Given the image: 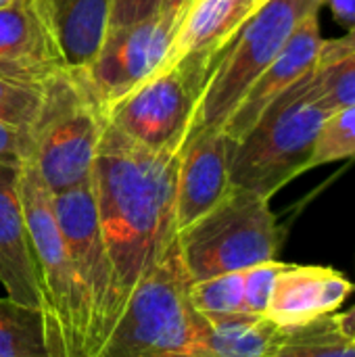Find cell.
<instances>
[{
    "mask_svg": "<svg viewBox=\"0 0 355 357\" xmlns=\"http://www.w3.org/2000/svg\"><path fill=\"white\" fill-rule=\"evenodd\" d=\"M178 153L149 151L105 121L92 184L113 270L107 337L134 289L178 241Z\"/></svg>",
    "mask_w": 355,
    "mask_h": 357,
    "instance_id": "6da1fadb",
    "label": "cell"
},
{
    "mask_svg": "<svg viewBox=\"0 0 355 357\" xmlns=\"http://www.w3.org/2000/svg\"><path fill=\"white\" fill-rule=\"evenodd\" d=\"M94 357H218L209 345L205 320L188 301L178 241L134 289Z\"/></svg>",
    "mask_w": 355,
    "mask_h": 357,
    "instance_id": "7a4b0ae2",
    "label": "cell"
},
{
    "mask_svg": "<svg viewBox=\"0 0 355 357\" xmlns=\"http://www.w3.org/2000/svg\"><path fill=\"white\" fill-rule=\"evenodd\" d=\"M326 0H264L209 63L190 134L222 130L247 90L285 48L297 25Z\"/></svg>",
    "mask_w": 355,
    "mask_h": 357,
    "instance_id": "3957f363",
    "label": "cell"
},
{
    "mask_svg": "<svg viewBox=\"0 0 355 357\" xmlns=\"http://www.w3.org/2000/svg\"><path fill=\"white\" fill-rule=\"evenodd\" d=\"M333 115L291 86L230 149V184L272 199L291 180L312 169L318 132Z\"/></svg>",
    "mask_w": 355,
    "mask_h": 357,
    "instance_id": "277c9868",
    "label": "cell"
},
{
    "mask_svg": "<svg viewBox=\"0 0 355 357\" xmlns=\"http://www.w3.org/2000/svg\"><path fill=\"white\" fill-rule=\"evenodd\" d=\"M19 192L36 259L48 356L86 357L82 295L54 215L52 192L29 161H23L19 167Z\"/></svg>",
    "mask_w": 355,
    "mask_h": 357,
    "instance_id": "5b68a950",
    "label": "cell"
},
{
    "mask_svg": "<svg viewBox=\"0 0 355 357\" xmlns=\"http://www.w3.org/2000/svg\"><path fill=\"white\" fill-rule=\"evenodd\" d=\"M280 245L282 230L270 201L241 188H230L213 209L178 232L188 282L278 259Z\"/></svg>",
    "mask_w": 355,
    "mask_h": 357,
    "instance_id": "8992f818",
    "label": "cell"
},
{
    "mask_svg": "<svg viewBox=\"0 0 355 357\" xmlns=\"http://www.w3.org/2000/svg\"><path fill=\"white\" fill-rule=\"evenodd\" d=\"M103 128V111L73 71L63 69L44 82L29 163L52 195L92 178Z\"/></svg>",
    "mask_w": 355,
    "mask_h": 357,
    "instance_id": "52a82bcc",
    "label": "cell"
},
{
    "mask_svg": "<svg viewBox=\"0 0 355 357\" xmlns=\"http://www.w3.org/2000/svg\"><path fill=\"white\" fill-rule=\"evenodd\" d=\"M209 67L195 59L163 65L107 109L105 121L155 153H180Z\"/></svg>",
    "mask_w": 355,
    "mask_h": 357,
    "instance_id": "ba28073f",
    "label": "cell"
},
{
    "mask_svg": "<svg viewBox=\"0 0 355 357\" xmlns=\"http://www.w3.org/2000/svg\"><path fill=\"white\" fill-rule=\"evenodd\" d=\"M52 207L82 295L86 357H94L107 339L113 270L103 236L92 178L52 195Z\"/></svg>",
    "mask_w": 355,
    "mask_h": 357,
    "instance_id": "9c48e42d",
    "label": "cell"
},
{
    "mask_svg": "<svg viewBox=\"0 0 355 357\" xmlns=\"http://www.w3.org/2000/svg\"><path fill=\"white\" fill-rule=\"evenodd\" d=\"M176 27L178 23L157 15L130 27L109 29L92 63L73 71L103 117L109 107L167 63Z\"/></svg>",
    "mask_w": 355,
    "mask_h": 357,
    "instance_id": "30bf717a",
    "label": "cell"
},
{
    "mask_svg": "<svg viewBox=\"0 0 355 357\" xmlns=\"http://www.w3.org/2000/svg\"><path fill=\"white\" fill-rule=\"evenodd\" d=\"M63 69L48 0L0 6V77L46 82Z\"/></svg>",
    "mask_w": 355,
    "mask_h": 357,
    "instance_id": "8fae6325",
    "label": "cell"
},
{
    "mask_svg": "<svg viewBox=\"0 0 355 357\" xmlns=\"http://www.w3.org/2000/svg\"><path fill=\"white\" fill-rule=\"evenodd\" d=\"M230 149L232 140L224 130L186 136L178 153V232L203 218L230 192Z\"/></svg>",
    "mask_w": 355,
    "mask_h": 357,
    "instance_id": "7c38bea8",
    "label": "cell"
},
{
    "mask_svg": "<svg viewBox=\"0 0 355 357\" xmlns=\"http://www.w3.org/2000/svg\"><path fill=\"white\" fill-rule=\"evenodd\" d=\"M320 10L310 13L293 31L285 48L270 63V67L255 79V84L247 90L234 113L224 123V134L234 142L243 138L259 115L291 86L303 79L318 63L322 48V31H320Z\"/></svg>",
    "mask_w": 355,
    "mask_h": 357,
    "instance_id": "4fadbf2b",
    "label": "cell"
},
{
    "mask_svg": "<svg viewBox=\"0 0 355 357\" xmlns=\"http://www.w3.org/2000/svg\"><path fill=\"white\" fill-rule=\"evenodd\" d=\"M354 284L324 266H293L278 274L266 318L282 333L299 331L339 312Z\"/></svg>",
    "mask_w": 355,
    "mask_h": 357,
    "instance_id": "5bb4252c",
    "label": "cell"
},
{
    "mask_svg": "<svg viewBox=\"0 0 355 357\" xmlns=\"http://www.w3.org/2000/svg\"><path fill=\"white\" fill-rule=\"evenodd\" d=\"M19 167L0 163V284L10 301L40 312L36 259L19 192Z\"/></svg>",
    "mask_w": 355,
    "mask_h": 357,
    "instance_id": "9a60e30c",
    "label": "cell"
},
{
    "mask_svg": "<svg viewBox=\"0 0 355 357\" xmlns=\"http://www.w3.org/2000/svg\"><path fill=\"white\" fill-rule=\"evenodd\" d=\"M264 0H190L186 2L176 36L167 54V63L195 59L209 67L216 52L245 23V19Z\"/></svg>",
    "mask_w": 355,
    "mask_h": 357,
    "instance_id": "2e32d148",
    "label": "cell"
},
{
    "mask_svg": "<svg viewBox=\"0 0 355 357\" xmlns=\"http://www.w3.org/2000/svg\"><path fill=\"white\" fill-rule=\"evenodd\" d=\"M48 6L65 67L82 71L107 38L111 0H48Z\"/></svg>",
    "mask_w": 355,
    "mask_h": 357,
    "instance_id": "e0dca14e",
    "label": "cell"
},
{
    "mask_svg": "<svg viewBox=\"0 0 355 357\" xmlns=\"http://www.w3.org/2000/svg\"><path fill=\"white\" fill-rule=\"evenodd\" d=\"M201 318L205 320L209 345L218 357H268L282 337V331L266 316L241 312Z\"/></svg>",
    "mask_w": 355,
    "mask_h": 357,
    "instance_id": "ac0fdd59",
    "label": "cell"
},
{
    "mask_svg": "<svg viewBox=\"0 0 355 357\" xmlns=\"http://www.w3.org/2000/svg\"><path fill=\"white\" fill-rule=\"evenodd\" d=\"M295 86L301 96L318 102L328 113L355 107V52L333 63L316 65Z\"/></svg>",
    "mask_w": 355,
    "mask_h": 357,
    "instance_id": "d6986e66",
    "label": "cell"
},
{
    "mask_svg": "<svg viewBox=\"0 0 355 357\" xmlns=\"http://www.w3.org/2000/svg\"><path fill=\"white\" fill-rule=\"evenodd\" d=\"M0 357H50L38 310L0 297Z\"/></svg>",
    "mask_w": 355,
    "mask_h": 357,
    "instance_id": "ffe728a7",
    "label": "cell"
},
{
    "mask_svg": "<svg viewBox=\"0 0 355 357\" xmlns=\"http://www.w3.org/2000/svg\"><path fill=\"white\" fill-rule=\"evenodd\" d=\"M268 357H355V341L341 335L328 316L299 331L282 333Z\"/></svg>",
    "mask_w": 355,
    "mask_h": 357,
    "instance_id": "44dd1931",
    "label": "cell"
},
{
    "mask_svg": "<svg viewBox=\"0 0 355 357\" xmlns=\"http://www.w3.org/2000/svg\"><path fill=\"white\" fill-rule=\"evenodd\" d=\"M243 272H230V274H220L205 280L188 282V301L192 310L201 316H226V314L245 312Z\"/></svg>",
    "mask_w": 355,
    "mask_h": 357,
    "instance_id": "7402d4cb",
    "label": "cell"
},
{
    "mask_svg": "<svg viewBox=\"0 0 355 357\" xmlns=\"http://www.w3.org/2000/svg\"><path fill=\"white\" fill-rule=\"evenodd\" d=\"M42 98L44 82L0 77V121L23 128L31 134V126L40 113Z\"/></svg>",
    "mask_w": 355,
    "mask_h": 357,
    "instance_id": "603a6c76",
    "label": "cell"
},
{
    "mask_svg": "<svg viewBox=\"0 0 355 357\" xmlns=\"http://www.w3.org/2000/svg\"><path fill=\"white\" fill-rule=\"evenodd\" d=\"M355 157V107L328 115L318 132L312 167Z\"/></svg>",
    "mask_w": 355,
    "mask_h": 357,
    "instance_id": "cb8c5ba5",
    "label": "cell"
},
{
    "mask_svg": "<svg viewBox=\"0 0 355 357\" xmlns=\"http://www.w3.org/2000/svg\"><path fill=\"white\" fill-rule=\"evenodd\" d=\"M285 268H287L285 261L272 259V261H264L253 268H247L243 272V276H245V284H243L245 314L266 316V310H268V303H270V297L274 291V282Z\"/></svg>",
    "mask_w": 355,
    "mask_h": 357,
    "instance_id": "d4e9b609",
    "label": "cell"
},
{
    "mask_svg": "<svg viewBox=\"0 0 355 357\" xmlns=\"http://www.w3.org/2000/svg\"><path fill=\"white\" fill-rule=\"evenodd\" d=\"M163 0H111L109 29L130 27L149 21L161 13Z\"/></svg>",
    "mask_w": 355,
    "mask_h": 357,
    "instance_id": "484cf974",
    "label": "cell"
},
{
    "mask_svg": "<svg viewBox=\"0 0 355 357\" xmlns=\"http://www.w3.org/2000/svg\"><path fill=\"white\" fill-rule=\"evenodd\" d=\"M31 157V134L0 121V163L21 165Z\"/></svg>",
    "mask_w": 355,
    "mask_h": 357,
    "instance_id": "4316f807",
    "label": "cell"
},
{
    "mask_svg": "<svg viewBox=\"0 0 355 357\" xmlns=\"http://www.w3.org/2000/svg\"><path fill=\"white\" fill-rule=\"evenodd\" d=\"M331 4L333 15L339 23L347 25L349 29L355 27V0H326Z\"/></svg>",
    "mask_w": 355,
    "mask_h": 357,
    "instance_id": "83f0119b",
    "label": "cell"
},
{
    "mask_svg": "<svg viewBox=\"0 0 355 357\" xmlns=\"http://www.w3.org/2000/svg\"><path fill=\"white\" fill-rule=\"evenodd\" d=\"M333 318V324L337 326V331L341 335H345L347 339H354L355 341V305L347 312H337L331 316Z\"/></svg>",
    "mask_w": 355,
    "mask_h": 357,
    "instance_id": "f1b7e54d",
    "label": "cell"
},
{
    "mask_svg": "<svg viewBox=\"0 0 355 357\" xmlns=\"http://www.w3.org/2000/svg\"><path fill=\"white\" fill-rule=\"evenodd\" d=\"M184 6H186V0H163L161 13H159V15L165 17V19H169V21H174V23H178V19H180Z\"/></svg>",
    "mask_w": 355,
    "mask_h": 357,
    "instance_id": "f546056e",
    "label": "cell"
},
{
    "mask_svg": "<svg viewBox=\"0 0 355 357\" xmlns=\"http://www.w3.org/2000/svg\"><path fill=\"white\" fill-rule=\"evenodd\" d=\"M8 2H13V0H0V6H4V4H8Z\"/></svg>",
    "mask_w": 355,
    "mask_h": 357,
    "instance_id": "4dcf8cb0",
    "label": "cell"
},
{
    "mask_svg": "<svg viewBox=\"0 0 355 357\" xmlns=\"http://www.w3.org/2000/svg\"><path fill=\"white\" fill-rule=\"evenodd\" d=\"M186 2H190V0H186Z\"/></svg>",
    "mask_w": 355,
    "mask_h": 357,
    "instance_id": "1f68e13d",
    "label": "cell"
}]
</instances>
